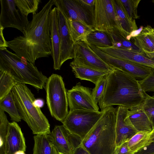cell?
<instances>
[{"mask_svg":"<svg viewBox=\"0 0 154 154\" xmlns=\"http://www.w3.org/2000/svg\"><path fill=\"white\" fill-rule=\"evenodd\" d=\"M138 82L143 91L154 92V68L146 77Z\"/></svg>","mask_w":154,"mask_h":154,"instance_id":"36","label":"cell"},{"mask_svg":"<svg viewBox=\"0 0 154 154\" xmlns=\"http://www.w3.org/2000/svg\"><path fill=\"white\" fill-rule=\"evenodd\" d=\"M152 132H137L128 142L130 149L135 153L150 144Z\"/></svg>","mask_w":154,"mask_h":154,"instance_id":"27","label":"cell"},{"mask_svg":"<svg viewBox=\"0 0 154 154\" xmlns=\"http://www.w3.org/2000/svg\"><path fill=\"white\" fill-rule=\"evenodd\" d=\"M15 4L21 14L27 17L28 15L32 13L36 14L39 4L40 0H14Z\"/></svg>","mask_w":154,"mask_h":154,"instance_id":"30","label":"cell"},{"mask_svg":"<svg viewBox=\"0 0 154 154\" xmlns=\"http://www.w3.org/2000/svg\"><path fill=\"white\" fill-rule=\"evenodd\" d=\"M68 23L71 36L74 44L79 41H83L89 33L95 30L92 27L72 20L69 17Z\"/></svg>","mask_w":154,"mask_h":154,"instance_id":"26","label":"cell"},{"mask_svg":"<svg viewBox=\"0 0 154 154\" xmlns=\"http://www.w3.org/2000/svg\"><path fill=\"white\" fill-rule=\"evenodd\" d=\"M68 17L93 27V13L84 6L79 0H59Z\"/></svg>","mask_w":154,"mask_h":154,"instance_id":"16","label":"cell"},{"mask_svg":"<svg viewBox=\"0 0 154 154\" xmlns=\"http://www.w3.org/2000/svg\"><path fill=\"white\" fill-rule=\"evenodd\" d=\"M0 25L4 28L16 29L23 33L29 22L17 9L14 0H0Z\"/></svg>","mask_w":154,"mask_h":154,"instance_id":"14","label":"cell"},{"mask_svg":"<svg viewBox=\"0 0 154 154\" xmlns=\"http://www.w3.org/2000/svg\"><path fill=\"white\" fill-rule=\"evenodd\" d=\"M114 0L116 14L121 28L131 37L132 33L138 29L135 20L128 17L119 0Z\"/></svg>","mask_w":154,"mask_h":154,"instance_id":"21","label":"cell"},{"mask_svg":"<svg viewBox=\"0 0 154 154\" xmlns=\"http://www.w3.org/2000/svg\"><path fill=\"white\" fill-rule=\"evenodd\" d=\"M54 2L49 0L32 15L23 35L7 42L8 47L16 55L34 65L37 59L51 54L50 14Z\"/></svg>","mask_w":154,"mask_h":154,"instance_id":"1","label":"cell"},{"mask_svg":"<svg viewBox=\"0 0 154 154\" xmlns=\"http://www.w3.org/2000/svg\"><path fill=\"white\" fill-rule=\"evenodd\" d=\"M93 27L95 30L106 32L116 28L123 30L116 14L114 0H95Z\"/></svg>","mask_w":154,"mask_h":154,"instance_id":"8","label":"cell"},{"mask_svg":"<svg viewBox=\"0 0 154 154\" xmlns=\"http://www.w3.org/2000/svg\"><path fill=\"white\" fill-rule=\"evenodd\" d=\"M70 66L76 78L91 82L95 85L102 77L109 73L84 66Z\"/></svg>","mask_w":154,"mask_h":154,"instance_id":"23","label":"cell"},{"mask_svg":"<svg viewBox=\"0 0 154 154\" xmlns=\"http://www.w3.org/2000/svg\"><path fill=\"white\" fill-rule=\"evenodd\" d=\"M5 112L0 109V154L5 153V144L9 123Z\"/></svg>","mask_w":154,"mask_h":154,"instance_id":"32","label":"cell"},{"mask_svg":"<svg viewBox=\"0 0 154 154\" xmlns=\"http://www.w3.org/2000/svg\"><path fill=\"white\" fill-rule=\"evenodd\" d=\"M131 40L140 49V52H154V40L142 29L139 34L131 38Z\"/></svg>","mask_w":154,"mask_h":154,"instance_id":"29","label":"cell"},{"mask_svg":"<svg viewBox=\"0 0 154 154\" xmlns=\"http://www.w3.org/2000/svg\"><path fill=\"white\" fill-rule=\"evenodd\" d=\"M58 154H61V153H59L58 152Z\"/></svg>","mask_w":154,"mask_h":154,"instance_id":"48","label":"cell"},{"mask_svg":"<svg viewBox=\"0 0 154 154\" xmlns=\"http://www.w3.org/2000/svg\"><path fill=\"white\" fill-rule=\"evenodd\" d=\"M33 154H51L53 146L48 134L35 135L34 137Z\"/></svg>","mask_w":154,"mask_h":154,"instance_id":"28","label":"cell"},{"mask_svg":"<svg viewBox=\"0 0 154 154\" xmlns=\"http://www.w3.org/2000/svg\"><path fill=\"white\" fill-rule=\"evenodd\" d=\"M108 74L102 77L92 89V94L93 99L97 104L99 103L105 92Z\"/></svg>","mask_w":154,"mask_h":154,"instance_id":"35","label":"cell"},{"mask_svg":"<svg viewBox=\"0 0 154 154\" xmlns=\"http://www.w3.org/2000/svg\"><path fill=\"white\" fill-rule=\"evenodd\" d=\"M134 154H154V142L151 143Z\"/></svg>","mask_w":154,"mask_h":154,"instance_id":"39","label":"cell"},{"mask_svg":"<svg viewBox=\"0 0 154 154\" xmlns=\"http://www.w3.org/2000/svg\"><path fill=\"white\" fill-rule=\"evenodd\" d=\"M128 115L133 128L137 132L153 131L152 124L143 109L142 104L129 110Z\"/></svg>","mask_w":154,"mask_h":154,"instance_id":"20","label":"cell"},{"mask_svg":"<svg viewBox=\"0 0 154 154\" xmlns=\"http://www.w3.org/2000/svg\"><path fill=\"white\" fill-rule=\"evenodd\" d=\"M45 88L47 104L50 114L62 123L69 112L67 91L62 77L52 74L48 78Z\"/></svg>","mask_w":154,"mask_h":154,"instance_id":"6","label":"cell"},{"mask_svg":"<svg viewBox=\"0 0 154 154\" xmlns=\"http://www.w3.org/2000/svg\"><path fill=\"white\" fill-rule=\"evenodd\" d=\"M145 98L142 103L143 110L151 122L154 129V96H151L144 92Z\"/></svg>","mask_w":154,"mask_h":154,"instance_id":"33","label":"cell"},{"mask_svg":"<svg viewBox=\"0 0 154 154\" xmlns=\"http://www.w3.org/2000/svg\"><path fill=\"white\" fill-rule=\"evenodd\" d=\"M79 1L83 6L93 13L95 0H79Z\"/></svg>","mask_w":154,"mask_h":154,"instance_id":"38","label":"cell"},{"mask_svg":"<svg viewBox=\"0 0 154 154\" xmlns=\"http://www.w3.org/2000/svg\"><path fill=\"white\" fill-rule=\"evenodd\" d=\"M17 84L10 75L0 71V100L8 94Z\"/></svg>","mask_w":154,"mask_h":154,"instance_id":"31","label":"cell"},{"mask_svg":"<svg viewBox=\"0 0 154 154\" xmlns=\"http://www.w3.org/2000/svg\"><path fill=\"white\" fill-rule=\"evenodd\" d=\"M25 140L17 122H10L5 144L4 154H14L18 151H26Z\"/></svg>","mask_w":154,"mask_h":154,"instance_id":"17","label":"cell"},{"mask_svg":"<svg viewBox=\"0 0 154 154\" xmlns=\"http://www.w3.org/2000/svg\"><path fill=\"white\" fill-rule=\"evenodd\" d=\"M51 154H58L57 151L53 146L52 147V152Z\"/></svg>","mask_w":154,"mask_h":154,"instance_id":"45","label":"cell"},{"mask_svg":"<svg viewBox=\"0 0 154 154\" xmlns=\"http://www.w3.org/2000/svg\"><path fill=\"white\" fill-rule=\"evenodd\" d=\"M152 1V2H154V1Z\"/></svg>","mask_w":154,"mask_h":154,"instance_id":"49","label":"cell"},{"mask_svg":"<svg viewBox=\"0 0 154 154\" xmlns=\"http://www.w3.org/2000/svg\"><path fill=\"white\" fill-rule=\"evenodd\" d=\"M50 40L51 54L53 61V67L55 70H60V42L59 32L58 13L56 7L50 14Z\"/></svg>","mask_w":154,"mask_h":154,"instance_id":"19","label":"cell"},{"mask_svg":"<svg viewBox=\"0 0 154 154\" xmlns=\"http://www.w3.org/2000/svg\"><path fill=\"white\" fill-rule=\"evenodd\" d=\"M115 154H134L129 148L128 142L117 146Z\"/></svg>","mask_w":154,"mask_h":154,"instance_id":"37","label":"cell"},{"mask_svg":"<svg viewBox=\"0 0 154 154\" xmlns=\"http://www.w3.org/2000/svg\"><path fill=\"white\" fill-rule=\"evenodd\" d=\"M151 140L152 143L154 142V129H153L152 133Z\"/></svg>","mask_w":154,"mask_h":154,"instance_id":"47","label":"cell"},{"mask_svg":"<svg viewBox=\"0 0 154 154\" xmlns=\"http://www.w3.org/2000/svg\"><path fill=\"white\" fill-rule=\"evenodd\" d=\"M142 30L149 37L154 40V28L147 25L143 28Z\"/></svg>","mask_w":154,"mask_h":154,"instance_id":"41","label":"cell"},{"mask_svg":"<svg viewBox=\"0 0 154 154\" xmlns=\"http://www.w3.org/2000/svg\"><path fill=\"white\" fill-rule=\"evenodd\" d=\"M11 91L22 119L35 135L48 134L50 125L40 108L34 104V95L25 84H17Z\"/></svg>","mask_w":154,"mask_h":154,"instance_id":"5","label":"cell"},{"mask_svg":"<svg viewBox=\"0 0 154 154\" xmlns=\"http://www.w3.org/2000/svg\"><path fill=\"white\" fill-rule=\"evenodd\" d=\"M54 5L58 13L59 32L60 42V65L73 58V41L68 23V17L61 5L59 0H54Z\"/></svg>","mask_w":154,"mask_h":154,"instance_id":"10","label":"cell"},{"mask_svg":"<svg viewBox=\"0 0 154 154\" xmlns=\"http://www.w3.org/2000/svg\"><path fill=\"white\" fill-rule=\"evenodd\" d=\"M73 154H90L81 145L75 150Z\"/></svg>","mask_w":154,"mask_h":154,"instance_id":"43","label":"cell"},{"mask_svg":"<svg viewBox=\"0 0 154 154\" xmlns=\"http://www.w3.org/2000/svg\"><path fill=\"white\" fill-rule=\"evenodd\" d=\"M140 53L149 59L154 61V52L142 51Z\"/></svg>","mask_w":154,"mask_h":154,"instance_id":"44","label":"cell"},{"mask_svg":"<svg viewBox=\"0 0 154 154\" xmlns=\"http://www.w3.org/2000/svg\"><path fill=\"white\" fill-rule=\"evenodd\" d=\"M144 92L135 78L115 68L107 75L105 91L98 105L101 110L114 105L130 110L143 102Z\"/></svg>","mask_w":154,"mask_h":154,"instance_id":"2","label":"cell"},{"mask_svg":"<svg viewBox=\"0 0 154 154\" xmlns=\"http://www.w3.org/2000/svg\"><path fill=\"white\" fill-rule=\"evenodd\" d=\"M0 71L10 75L17 84H29L38 90L45 87L48 79L34 64L7 49L0 50Z\"/></svg>","mask_w":154,"mask_h":154,"instance_id":"4","label":"cell"},{"mask_svg":"<svg viewBox=\"0 0 154 154\" xmlns=\"http://www.w3.org/2000/svg\"><path fill=\"white\" fill-rule=\"evenodd\" d=\"M14 154H26L25 151H18L14 153Z\"/></svg>","mask_w":154,"mask_h":154,"instance_id":"46","label":"cell"},{"mask_svg":"<svg viewBox=\"0 0 154 154\" xmlns=\"http://www.w3.org/2000/svg\"><path fill=\"white\" fill-rule=\"evenodd\" d=\"M4 28L0 25V50H4L7 49L8 44L4 37L3 30Z\"/></svg>","mask_w":154,"mask_h":154,"instance_id":"40","label":"cell"},{"mask_svg":"<svg viewBox=\"0 0 154 154\" xmlns=\"http://www.w3.org/2000/svg\"><path fill=\"white\" fill-rule=\"evenodd\" d=\"M105 62L114 68L120 69L135 78L142 79L151 73L152 68L112 56L92 46H89Z\"/></svg>","mask_w":154,"mask_h":154,"instance_id":"13","label":"cell"},{"mask_svg":"<svg viewBox=\"0 0 154 154\" xmlns=\"http://www.w3.org/2000/svg\"><path fill=\"white\" fill-rule=\"evenodd\" d=\"M97 48L116 58L154 68V61L149 59L138 51L113 46Z\"/></svg>","mask_w":154,"mask_h":154,"instance_id":"18","label":"cell"},{"mask_svg":"<svg viewBox=\"0 0 154 154\" xmlns=\"http://www.w3.org/2000/svg\"><path fill=\"white\" fill-rule=\"evenodd\" d=\"M116 123V147L128 142L137 132L133 128L129 117V110L118 106L117 107Z\"/></svg>","mask_w":154,"mask_h":154,"instance_id":"15","label":"cell"},{"mask_svg":"<svg viewBox=\"0 0 154 154\" xmlns=\"http://www.w3.org/2000/svg\"><path fill=\"white\" fill-rule=\"evenodd\" d=\"M34 104L36 107L40 108L43 106L44 102L42 99L38 98L35 99L34 101Z\"/></svg>","mask_w":154,"mask_h":154,"instance_id":"42","label":"cell"},{"mask_svg":"<svg viewBox=\"0 0 154 154\" xmlns=\"http://www.w3.org/2000/svg\"><path fill=\"white\" fill-rule=\"evenodd\" d=\"M101 111L75 110L69 111L62 122L68 130L83 139L104 113Z\"/></svg>","mask_w":154,"mask_h":154,"instance_id":"7","label":"cell"},{"mask_svg":"<svg viewBox=\"0 0 154 154\" xmlns=\"http://www.w3.org/2000/svg\"><path fill=\"white\" fill-rule=\"evenodd\" d=\"M73 59L70 65L84 66L108 72L115 69L100 57L84 41H79L74 44Z\"/></svg>","mask_w":154,"mask_h":154,"instance_id":"9","label":"cell"},{"mask_svg":"<svg viewBox=\"0 0 154 154\" xmlns=\"http://www.w3.org/2000/svg\"><path fill=\"white\" fill-rule=\"evenodd\" d=\"M88 45L96 48H107L113 46L111 38L106 32L94 30L89 33L83 41Z\"/></svg>","mask_w":154,"mask_h":154,"instance_id":"24","label":"cell"},{"mask_svg":"<svg viewBox=\"0 0 154 154\" xmlns=\"http://www.w3.org/2000/svg\"><path fill=\"white\" fill-rule=\"evenodd\" d=\"M48 135L58 152L62 154H73L82 140L63 125L55 126Z\"/></svg>","mask_w":154,"mask_h":154,"instance_id":"11","label":"cell"},{"mask_svg":"<svg viewBox=\"0 0 154 154\" xmlns=\"http://www.w3.org/2000/svg\"><path fill=\"white\" fill-rule=\"evenodd\" d=\"M82 139L81 145L90 154H115L117 107H107Z\"/></svg>","mask_w":154,"mask_h":154,"instance_id":"3","label":"cell"},{"mask_svg":"<svg viewBox=\"0 0 154 154\" xmlns=\"http://www.w3.org/2000/svg\"><path fill=\"white\" fill-rule=\"evenodd\" d=\"M107 32L115 47L140 52V50L131 41L128 39V35L122 30L116 28Z\"/></svg>","mask_w":154,"mask_h":154,"instance_id":"22","label":"cell"},{"mask_svg":"<svg viewBox=\"0 0 154 154\" xmlns=\"http://www.w3.org/2000/svg\"><path fill=\"white\" fill-rule=\"evenodd\" d=\"M0 109L7 112L13 122L21 121L22 119L11 91L0 100Z\"/></svg>","mask_w":154,"mask_h":154,"instance_id":"25","label":"cell"},{"mask_svg":"<svg viewBox=\"0 0 154 154\" xmlns=\"http://www.w3.org/2000/svg\"><path fill=\"white\" fill-rule=\"evenodd\" d=\"M92 89L81 85L80 82L67 91L69 111L85 110L99 111L97 104L92 96Z\"/></svg>","mask_w":154,"mask_h":154,"instance_id":"12","label":"cell"},{"mask_svg":"<svg viewBox=\"0 0 154 154\" xmlns=\"http://www.w3.org/2000/svg\"><path fill=\"white\" fill-rule=\"evenodd\" d=\"M128 17L131 19H138L137 8L141 0H119Z\"/></svg>","mask_w":154,"mask_h":154,"instance_id":"34","label":"cell"}]
</instances>
